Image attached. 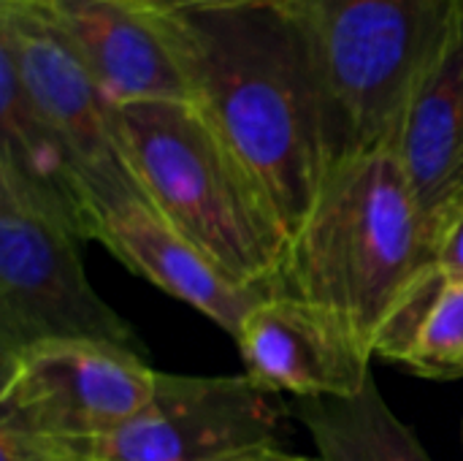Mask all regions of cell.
Listing matches in <instances>:
<instances>
[{
  "instance_id": "ac0fdd59",
  "label": "cell",
  "mask_w": 463,
  "mask_h": 461,
  "mask_svg": "<svg viewBox=\"0 0 463 461\" xmlns=\"http://www.w3.org/2000/svg\"><path fill=\"white\" fill-rule=\"evenodd\" d=\"M141 8L163 14H195V11H222L247 5H288L290 0H133Z\"/></svg>"
},
{
  "instance_id": "7a4b0ae2",
  "label": "cell",
  "mask_w": 463,
  "mask_h": 461,
  "mask_svg": "<svg viewBox=\"0 0 463 461\" xmlns=\"http://www.w3.org/2000/svg\"><path fill=\"white\" fill-rule=\"evenodd\" d=\"M420 215L396 149L339 160L293 236L277 291L339 315L372 351L415 274L431 264Z\"/></svg>"
},
{
  "instance_id": "d6986e66",
  "label": "cell",
  "mask_w": 463,
  "mask_h": 461,
  "mask_svg": "<svg viewBox=\"0 0 463 461\" xmlns=\"http://www.w3.org/2000/svg\"><path fill=\"white\" fill-rule=\"evenodd\" d=\"M434 261L439 264V269L448 274L450 283L463 280V212L458 215V220L450 226V231L445 234L442 245L437 247Z\"/></svg>"
},
{
  "instance_id": "277c9868",
  "label": "cell",
  "mask_w": 463,
  "mask_h": 461,
  "mask_svg": "<svg viewBox=\"0 0 463 461\" xmlns=\"http://www.w3.org/2000/svg\"><path fill=\"white\" fill-rule=\"evenodd\" d=\"M453 0H290L323 95L331 160L391 149ZM331 166V168H334Z\"/></svg>"
},
{
  "instance_id": "6da1fadb",
  "label": "cell",
  "mask_w": 463,
  "mask_h": 461,
  "mask_svg": "<svg viewBox=\"0 0 463 461\" xmlns=\"http://www.w3.org/2000/svg\"><path fill=\"white\" fill-rule=\"evenodd\" d=\"M149 14L184 73L190 103L293 242L334 166L323 95L293 14L285 5Z\"/></svg>"
},
{
  "instance_id": "603a6c76",
  "label": "cell",
  "mask_w": 463,
  "mask_h": 461,
  "mask_svg": "<svg viewBox=\"0 0 463 461\" xmlns=\"http://www.w3.org/2000/svg\"><path fill=\"white\" fill-rule=\"evenodd\" d=\"M315 461H317V459H315Z\"/></svg>"
},
{
  "instance_id": "5b68a950",
  "label": "cell",
  "mask_w": 463,
  "mask_h": 461,
  "mask_svg": "<svg viewBox=\"0 0 463 461\" xmlns=\"http://www.w3.org/2000/svg\"><path fill=\"white\" fill-rule=\"evenodd\" d=\"M79 236L0 182V361L43 342H106L146 356L90 285Z\"/></svg>"
},
{
  "instance_id": "ba28073f",
  "label": "cell",
  "mask_w": 463,
  "mask_h": 461,
  "mask_svg": "<svg viewBox=\"0 0 463 461\" xmlns=\"http://www.w3.org/2000/svg\"><path fill=\"white\" fill-rule=\"evenodd\" d=\"M0 52L11 57L35 109L76 160L100 223L109 212L146 201L119 139L117 106L35 8L0 3Z\"/></svg>"
},
{
  "instance_id": "ffe728a7",
  "label": "cell",
  "mask_w": 463,
  "mask_h": 461,
  "mask_svg": "<svg viewBox=\"0 0 463 461\" xmlns=\"http://www.w3.org/2000/svg\"><path fill=\"white\" fill-rule=\"evenodd\" d=\"M225 461H315L307 459V456H298V454H288L285 448H260V451H250V454H241V456H233V459Z\"/></svg>"
},
{
  "instance_id": "52a82bcc",
  "label": "cell",
  "mask_w": 463,
  "mask_h": 461,
  "mask_svg": "<svg viewBox=\"0 0 463 461\" xmlns=\"http://www.w3.org/2000/svg\"><path fill=\"white\" fill-rule=\"evenodd\" d=\"M290 405L250 375L157 372L149 402L106 437L65 446L92 461H225L282 448Z\"/></svg>"
},
{
  "instance_id": "8992f818",
  "label": "cell",
  "mask_w": 463,
  "mask_h": 461,
  "mask_svg": "<svg viewBox=\"0 0 463 461\" xmlns=\"http://www.w3.org/2000/svg\"><path fill=\"white\" fill-rule=\"evenodd\" d=\"M157 370L106 342H43L0 361V427L76 446L111 435L155 394Z\"/></svg>"
},
{
  "instance_id": "5bb4252c",
  "label": "cell",
  "mask_w": 463,
  "mask_h": 461,
  "mask_svg": "<svg viewBox=\"0 0 463 461\" xmlns=\"http://www.w3.org/2000/svg\"><path fill=\"white\" fill-rule=\"evenodd\" d=\"M290 416L309 432L317 461H431L383 399L374 375L347 399H296Z\"/></svg>"
},
{
  "instance_id": "2e32d148",
  "label": "cell",
  "mask_w": 463,
  "mask_h": 461,
  "mask_svg": "<svg viewBox=\"0 0 463 461\" xmlns=\"http://www.w3.org/2000/svg\"><path fill=\"white\" fill-rule=\"evenodd\" d=\"M404 367L429 380H463V280L448 283Z\"/></svg>"
},
{
  "instance_id": "4fadbf2b",
  "label": "cell",
  "mask_w": 463,
  "mask_h": 461,
  "mask_svg": "<svg viewBox=\"0 0 463 461\" xmlns=\"http://www.w3.org/2000/svg\"><path fill=\"white\" fill-rule=\"evenodd\" d=\"M0 182L60 220L81 242H98L100 209L62 139L35 109L14 62L0 52Z\"/></svg>"
},
{
  "instance_id": "9a60e30c",
  "label": "cell",
  "mask_w": 463,
  "mask_h": 461,
  "mask_svg": "<svg viewBox=\"0 0 463 461\" xmlns=\"http://www.w3.org/2000/svg\"><path fill=\"white\" fill-rule=\"evenodd\" d=\"M448 274L439 269L437 261L426 264L415 280L407 285V291L396 299V304L383 318L377 337H374V359L407 364L410 353L415 351L442 291L448 288Z\"/></svg>"
},
{
  "instance_id": "8fae6325",
  "label": "cell",
  "mask_w": 463,
  "mask_h": 461,
  "mask_svg": "<svg viewBox=\"0 0 463 461\" xmlns=\"http://www.w3.org/2000/svg\"><path fill=\"white\" fill-rule=\"evenodd\" d=\"M114 106L190 101L184 73L155 16L133 0H33Z\"/></svg>"
},
{
  "instance_id": "9c48e42d",
  "label": "cell",
  "mask_w": 463,
  "mask_h": 461,
  "mask_svg": "<svg viewBox=\"0 0 463 461\" xmlns=\"http://www.w3.org/2000/svg\"><path fill=\"white\" fill-rule=\"evenodd\" d=\"M244 375L269 394L347 399L372 378V351L334 312L274 291L236 334Z\"/></svg>"
},
{
  "instance_id": "7c38bea8",
  "label": "cell",
  "mask_w": 463,
  "mask_h": 461,
  "mask_svg": "<svg viewBox=\"0 0 463 461\" xmlns=\"http://www.w3.org/2000/svg\"><path fill=\"white\" fill-rule=\"evenodd\" d=\"M98 242L130 272L195 307L233 337L247 315L277 291L269 285H241L222 274L146 201L109 212L100 223Z\"/></svg>"
},
{
  "instance_id": "e0dca14e",
  "label": "cell",
  "mask_w": 463,
  "mask_h": 461,
  "mask_svg": "<svg viewBox=\"0 0 463 461\" xmlns=\"http://www.w3.org/2000/svg\"><path fill=\"white\" fill-rule=\"evenodd\" d=\"M0 461H92L65 446L33 437L27 432L0 427Z\"/></svg>"
},
{
  "instance_id": "44dd1931",
  "label": "cell",
  "mask_w": 463,
  "mask_h": 461,
  "mask_svg": "<svg viewBox=\"0 0 463 461\" xmlns=\"http://www.w3.org/2000/svg\"><path fill=\"white\" fill-rule=\"evenodd\" d=\"M0 3H33V0H0Z\"/></svg>"
},
{
  "instance_id": "7402d4cb",
  "label": "cell",
  "mask_w": 463,
  "mask_h": 461,
  "mask_svg": "<svg viewBox=\"0 0 463 461\" xmlns=\"http://www.w3.org/2000/svg\"><path fill=\"white\" fill-rule=\"evenodd\" d=\"M461 435H463V427H461Z\"/></svg>"
},
{
  "instance_id": "3957f363",
  "label": "cell",
  "mask_w": 463,
  "mask_h": 461,
  "mask_svg": "<svg viewBox=\"0 0 463 461\" xmlns=\"http://www.w3.org/2000/svg\"><path fill=\"white\" fill-rule=\"evenodd\" d=\"M117 128L149 206L231 280L277 288L290 236L198 106L122 103Z\"/></svg>"
},
{
  "instance_id": "30bf717a",
  "label": "cell",
  "mask_w": 463,
  "mask_h": 461,
  "mask_svg": "<svg viewBox=\"0 0 463 461\" xmlns=\"http://www.w3.org/2000/svg\"><path fill=\"white\" fill-rule=\"evenodd\" d=\"M393 149L407 174L426 245L437 255L463 212V0L450 5L448 27L407 103Z\"/></svg>"
}]
</instances>
